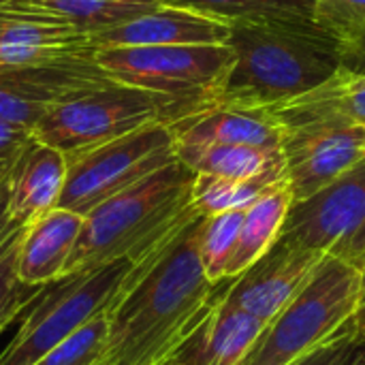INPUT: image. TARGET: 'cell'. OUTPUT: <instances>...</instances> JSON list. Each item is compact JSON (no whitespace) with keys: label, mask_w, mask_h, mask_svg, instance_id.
<instances>
[{"label":"cell","mask_w":365,"mask_h":365,"mask_svg":"<svg viewBox=\"0 0 365 365\" xmlns=\"http://www.w3.org/2000/svg\"><path fill=\"white\" fill-rule=\"evenodd\" d=\"M195 218L152 261L109 310V331L96 365H173L207 321L227 282L207 280Z\"/></svg>","instance_id":"cell-1"},{"label":"cell","mask_w":365,"mask_h":365,"mask_svg":"<svg viewBox=\"0 0 365 365\" xmlns=\"http://www.w3.org/2000/svg\"><path fill=\"white\" fill-rule=\"evenodd\" d=\"M227 45L233 62L212 107L272 109L319 88L346 66L344 47L312 19L233 24Z\"/></svg>","instance_id":"cell-2"},{"label":"cell","mask_w":365,"mask_h":365,"mask_svg":"<svg viewBox=\"0 0 365 365\" xmlns=\"http://www.w3.org/2000/svg\"><path fill=\"white\" fill-rule=\"evenodd\" d=\"M195 171L173 160L83 216L66 274L113 261L141 263L160 252L201 214L192 205Z\"/></svg>","instance_id":"cell-3"},{"label":"cell","mask_w":365,"mask_h":365,"mask_svg":"<svg viewBox=\"0 0 365 365\" xmlns=\"http://www.w3.org/2000/svg\"><path fill=\"white\" fill-rule=\"evenodd\" d=\"M361 269L327 257L240 365H293L357 325Z\"/></svg>","instance_id":"cell-4"},{"label":"cell","mask_w":365,"mask_h":365,"mask_svg":"<svg viewBox=\"0 0 365 365\" xmlns=\"http://www.w3.org/2000/svg\"><path fill=\"white\" fill-rule=\"evenodd\" d=\"M154 257L141 263L128 259L113 261L66 274L47 284L30 306L13 340L0 351V365H34L77 329L96 317L109 314Z\"/></svg>","instance_id":"cell-5"},{"label":"cell","mask_w":365,"mask_h":365,"mask_svg":"<svg viewBox=\"0 0 365 365\" xmlns=\"http://www.w3.org/2000/svg\"><path fill=\"white\" fill-rule=\"evenodd\" d=\"M190 111L169 96L111 81L51 109L32 130V137L62 154H75L150 124H169Z\"/></svg>","instance_id":"cell-6"},{"label":"cell","mask_w":365,"mask_h":365,"mask_svg":"<svg viewBox=\"0 0 365 365\" xmlns=\"http://www.w3.org/2000/svg\"><path fill=\"white\" fill-rule=\"evenodd\" d=\"M96 64L118 83L173 98L190 115L214 105L233 51L229 45H163L96 49Z\"/></svg>","instance_id":"cell-7"},{"label":"cell","mask_w":365,"mask_h":365,"mask_svg":"<svg viewBox=\"0 0 365 365\" xmlns=\"http://www.w3.org/2000/svg\"><path fill=\"white\" fill-rule=\"evenodd\" d=\"M175 158V137L169 124H150L107 143L66 154V178L58 207L88 216L107 199Z\"/></svg>","instance_id":"cell-8"},{"label":"cell","mask_w":365,"mask_h":365,"mask_svg":"<svg viewBox=\"0 0 365 365\" xmlns=\"http://www.w3.org/2000/svg\"><path fill=\"white\" fill-rule=\"evenodd\" d=\"M282 235L364 269L365 156L314 197L293 203Z\"/></svg>","instance_id":"cell-9"},{"label":"cell","mask_w":365,"mask_h":365,"mask_svg":"<svg viewBox=\"0 0 365 365\" xmlns=\"http://www.w3.org/2000/svg\"><path fill=\"white\" fill-rule=\"evenodd\" d=\"M111 81L94 53L0 71V120L32 133L58 105Z\"/></svg>","instance_id":"cell-10"},{"label":"cell","mask_w":365,"mask_h":365,"mask_svg":"<svg viewBox=\"0 0 365 365\" xmlns=\"http://www.w3.org/2000/svg\"><path fill=\"white\" fill-rule=\"evenodd\" d=\"M280 150L293 199L306 201L364 158L365 128L327 122L287 126Z\"/></svg>","instance_id":"cell-11"},{"label":"cell","mask_w":365,"mask_h":365,"mask_svg":"<svg viewBox=\"0 0 365 365\" xmlns=\"http://www.w3.org/2000/svg\"><path fill=\"white\" fill-rule=\"evenodd\" d=\"M325 259L327 255L280 235L269 252L229 280L225 302L269 323L304 289Z\"/></svg>","instance_id":"cell-12"},{"label":"cell","mask_w":365,"mask_h":365,"mask_svg":"<svg viewBox=\"0 0 365 365\" xmlns=\"http://www.w3.org/2000/svg\"><path fill=\"white\" fill-rule=\"evenodd\" d=\"M94 53L88 32L24 0H0V71Z\"/></svg>","instance_id":"cell-13"},{"label":"cell","mask_w":365,"mask_h":365,"mask_svg":"<svg viewBox=\"0 0 365 365\" xmlns=\"http://www.w3.org/2000/svg\"><path fill=\"white\" fill-rule=\"evenodd\" d=\"M231 26L180 6L160 4L139 17L90 36L96 49L163 47V45H227Z\"/></svg>","instance_id":"cell-14"},{"label":"cell","mask_w":365,"mask_h":365,"mask_svg":"<svg viewBox=\"0 0 365 365\" xmlns=\"http://www.w3.org/2000/svg\"><path fill=\"white\" fill-rule=\"evenodd\" d=\"M66 178V154L30 139L13 158L9 186V216L17 225H30L38 216L58 207Z\"/></svg>","instance_id":"cell-15"},{"label":"cell","mask_w":365,"mask_h":365,"mask_svg":"<svg viewBox=\"0 0 365 365\" xmlns=\"http://www.w3.org/2000/svg\"><path fill=\"white\" fill-rule=\"evenodd\" d=\"M175 145H252L280 150L282 128L267 109L207 107L171 126Z\"/></svg>","instance_id":"cell-16"},{"label":"cell","mask_w":365,"mask_h":365,"mask_svg":"<svg viewBox=\"0 0 365 365\" xmlns=\"http://www.w3.org/2000/svg\"><path fill=\"white\" fill-rule=\"evenodd\" d=\"M83 216L53 207L26 225L17 252V274L26 284L47 287L62 278L79 240Z\"/></svg>","instance_id":"cell-17"},{"label":"cell","mask_w":365,"mask_h":365,"mask_svg":"<svg viewBox=\"0 0 365 365\" xmlns=\"http://www.w3.org/2000/svg\"><path fill=\"white\" fill-rule=\"evenodd\" d=\"M265 327V321L227 304L222 295L175 364L240 365L255 349Z\"/></svg>","instance_id":"cell-18"},{"label":"cell","mask_w":365,"mask_h":365,"mask_svg":"<svg viewBox=\"0 0 365 365\" xmlns=\"http://www.w3.org/2000/svg\"><path fill=\"white\" fill-rule=\"evenodd\" d=\"M295 199L287 180L267 188L252 205L246 207L240 237L231 261L227 265V280L237 278L250 265H255L272 246L280 240L289 212Z\"/></svg>","instance_id":"cell-19"},{"label":"cell","mask_w":365,"mask_h":365,"mask_svg":"<svg viewBox=\"0 0 365 365\" xmlns=\"http://www.w3.org/2000/svg\"><path fill=\"white\" fill-rule=\"evenodd\" d=\"M175 156L197 175L229 180H287L282 150L252 145H175Z\"/></svg>","instance_id":"cell-20"},{"label":"cell","mask_w":365,"mask_h":365,"mask_svg":"<svg viewBox=\"0 0 365 365\" xmlns=\"http://www.w3.org/2000/svg\"><path fill=\"white\" fill-rule=\"evenodd\" d=\"M26 4L66 21L90 36L133 17H139L156 6L158 0H24Z\"/></svg>","instance_id":"cell-21"},{"label":"cell","mask_w":365,"mask_h":365,"mask_svg":"<svg viewBox=\"0 0 365 365\" xmlns=\"http://www.w3.org/2000/svg\"><path fill=\"white\" fill-rule=\"evenodd\" d=\"M167 6L218 19L227 26L267 19H312L314 0H158ZM314 21V19H312Z\"/></svg>","instance_id":"cell-22"},{"label":"cell","mask_w":365,"mask_h":365,"mask_svg":"<svg viewBox=\"0 0 365 365\" xmlns=\"http://www.w3.org/2000/svg\"><path fill=\"white\" fill-rule=\"evenodd\" d=\"M282 180L259 178V180H229L216 175H195L192 205L201 216L222 214L231 210H246L267 188Z\"/></svg>","instance_id":"cell-23"},{"label":"cell","mask_w":365,"mask_h":365,"mask_svg":"<svg viewBox=\"0 0 365 365\" xmlns=\"http://www.w3.org/2000/svg\"><path fill=\"white\" fill-rule=\"evenodd\" d=\"M246 210H231L222 214L203 216L199 225V259L210 282H227V265L235 250Z\"/></svg>","instance_id":"cell-24"},{"label":"cell","mask_w":365,"mask_h":365,"mask_svg":"<svg viewBox=\"0 0 365 365\" xmlns=\"http://www.w3.org/2000/svg\"><path fill=\"white\" fill-rule=\"evenodd\" d=\"M26 225L15 227L0 242V334L34 304L45 287L26 284L17 274V252Z\"/></svg>","instance_id":"cell-25"},{"label":"cell","mask_w":365,"mask_h":365,"mask_svg":"<svg viewBox=\"0 0 365 365\" xmlns=\"http://www.w3.org/2000/svg\"><path fill=\"white\" fill-rule=\"evenodd\" d=\"M312 19L346 53L365 43V0H314Z\"/></svg>","instance_id":"cell-26"},{"label":"cell","mask_w":365,"mask_h":365,"mask_svg":"<svg viewBox=\"0 0 365 365\" xmlns=\"http://www.w3.org/2000/svg\"><path fill=\"white\" fill-rule=\"evenodd\" d=\"M107 314L96 317L94 321L77 329L73 336H68L64 342H60L34 365H96L107 342Z\"/></svg>","instance_id":"cell-27"},{"label":"cell","mask_w":365,"mask_h":365,"mask_svg":"<svg viewBox=\"0 0 365 365\" xmlns=\"http://www.w3.org/2000/svg\"><path fill=\"white\" fill-rule=\"evenodd\" d=\"M331 88L342 120L346 124L365 128V71L357 73L349 66H342L331 77Z\"/></svg>","instance_id":"cell-28"},{"label":"cell","mask_w":365,"mask_h":365,"mask_svg":"<svg viewBox=\"0 0 365 365\" xmlns=\"http://www.w3.org/2000/svg\"><path fill=\"white\" fill-rule=\"evenodd\" d=\"M359 344H361V334H359V323H357L334 342L317 349L314 353L302 357L293 365H355Z\"/></svg>","instance_id":"cell-29"},{"label":"cell","mask_w":365,"mask_h":365,"mask_svg":"<svg viewBox=\"0 0 365 365\" xmlns=\"http://www.w3.org/2000/svg\"><path fill=\"white\" fill-rule=\"evenodd\" d=\"M30 139L32 133L0 120V163H11Z\"/></svg>","instance_id":"cell-30"},{"label":"cell","mask_w":365,"mask_h":365,"mask_svg":"<svg viewBox=\"0 0 365 365\" xmlns=\"http://www.w3.org/2000/svg\"><path fill=\"white\" fill-rule=\"evenodd\" d=\"M19 227L17 222L11 220L9 216V186H6V175L0 180V242L15 229Z\"/></svg>","instance_id":"cell-31"},{"label":"cell","mask_w":365,"mask_h":365,"mask_svg":"<svg viewBox=\"0 0 365 365\" xmlns=\"http://www.w3.org/2000/svg\"><path fill=\"white\" fill-rule=\"evenodd\" d=\"M359 317H365V267L361 269V299H359ZM357 317V319H359Z\"/></svg>","instance_id":"cell-32"},{"label":"cell","mask_w":365,"mask_h":365,"mask_svg":"<svg viewBox=\"0 0 365 365\" xmlns=\"http://www.w3.org/2000/svg\"><path fill=\"white\" fill-rule=\"evenodd\" d=\"M355 365H365V340H361V344H359V353H357Z\"/></svg>","instance_id":"cell-33"},{"label":"cell","mask_w":365,"mask_h":365,"mask_svg":"<svg viewBox=\"0 0 365 365\" xmlns=\"http://www.w3.org/2000/svg\"><path fill=\"white\" fill-rule=\"evenodd\" d=\"M13 163V160H11ZM11 163H0V180L9 173V167H11Z\"/></svg>","instance_id":"cell-34"},{"label":"cell","mask_w":365,"mask_h":365,"mask_svg":"<svg viewBox=\"0 0 365 365\" xmlns=\"http://www.w3.org/2000/svg\"><path fill=\"white\" fill-rule=\"evenodd\" d=\"M357 323H359V334H361V340H365V317H359V319H357Z\"/></svg>","instance_id":"cell-35"},{"label":"cell","mask_w":365,"mask_h":365,"mask_svg":"<svg viewBox=\"0 0 365 365\" xmlns=\"http://www.w3.org/2000/svg\"><path fill=\"white\" fill-rule=\"evenodd\" d=\"M173 365H182V364H173Z\"/></svg>","instance_id":"cell-36"},{"label":"cell","mask_w":365,"mask_h":365,"mask_svg":"<svg viewBox=\"0 0 365 365\" xmlns=\"http://www.w3.org/2000/svg\"><path fill=\"white\" fill-rule=\"evenodd\" d=\"M364 267H365V265H364Z\"/></svg>","instance_id":"cell-37"}]
</instances>
